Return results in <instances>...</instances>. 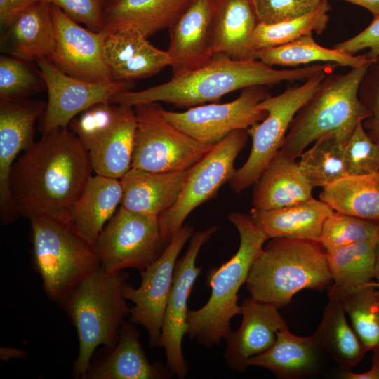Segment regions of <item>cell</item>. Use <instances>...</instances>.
I'll return each instance as SVG.
<instances>
[{
  "mask_svg": "<svg viewBox=\"0 0 379 379\" xmlns=\"http://www.w3.org/2000/svg\"><path fill=\"white\" fill-rule=\"evenodd\" d=\"M128 274L107 272L101 267L86 278L73 291L62 307L74 326L79 350L73 375L83 378L98 347L112 348L129 316L123 288Z\"/></svg>",
  "mask_w": 379,
  "mask_h": 379,
  "instance_id": "4",
  "label": "cell"
},
{
  "mask_svg": "<svg viewBox=\"0 0 379 379\" xmlns=\"http://www.w3.org/2000/svg\"><path fill=\"white\" fill-rule=\"evenodd\" d=\"M360 6L369 11L373 16L379 15V0H343Z\"/></svg>",
  "mask_w": 379,
  "mask_h": 379,
  "instance_id": "49",
  "label": "cell"
},
{
  "mask_svg": "<svg viewBox=\"0 0 379 379\" xmlns=\"http://www.w3.org/2000/svg\"><path fill=\"white\" fill-rule=\"evenodd\" d=\"M333 62L314 63L291 69H277L260 60H237L215 53L204 65L148 88L120 92L111 102L135 107L164 102L179 107H192L217 102L226 94L251 86H270L282 81H302L325 71L334 72Z\"/></svg>",
  "mask_w": 379,
  "mask_h": 379,
  "instance_id": "2",
  "label": "cell"
},
{
  "mask_svg": "<svg viewBox=\"0 0 379 379\" xmlns=\"http://www.w3.org/2000/svg\"><path fill=\"white\" fill-rule=\"evenodd\" d=\"M258 23L253 0H213V53H225L237 60L255 59L251 39Z\"/></svg>",
  "mask_w": 379,
  "mask_h": 379,
  "instance_id": "24",
  "label": "cell"
},
{
  "mask_svg": "<svg viewBox=\"0 0 379 379\" xmlns=\"http://www.w3.org/2000/svg\"><path fill=\"white\" fill-rule=\"evenodd\" d=\"M332 72H321L302 84L288 86L281 93L270 95L258 104L257 108L265 111L267 116L247 129L252 139V147L247 160L237 169L230 182L234 192H241L255 184L270 160L280 150L298 111L317 90L324 78Z\"/></svg>",
  "mask_w": 379,
  "mask_h": 379,
  "instance_id": "9",
  "label": "cell"
},
{
  "mask_svg": "<svg viewBox=\"0 0 379 379\" xmlns=\"http://www.w3.org/2000/svg\"><path fill=\"white\" fill-rule=\"evenodd\" d=\"M359 98L370 115L362 126L370 138L379 145V58L369 67L359 88Z\"/></svg>",
  "mask_w": 379,
  "mask_h": 379,
  "instance_id": "43",
  "label": "cell"
},
{
  "mask_svg": "<svg viewBox=\"0 0 379 379\" xmlns=\"http://www.w3.org/2000/svg\"><path fill=\"white\" fill-rule=\"evenodd\" d=\"M379 222L333 211L326 219L319 243L329 253L359 241L376 240Z\"/></svg>",
  "mask_w": 379,
  "mask_h": 379,
  "instance_id": "37",
  "label": "cell"
},
{
  "mask_svg": "<svg viewBox=\"0 0 379 379\" xmlns=\"http://www.w3.org/2000/svg\"><path fill=\"white\" fill-rule=\"evenodd\" d=\"M192 0H114L105 11L108 32L132 28L146 38L169 28Z\"/></svg>",
  "mask_w": 379,
  "mask_h": 379,
  "instance_id": "28",
  "label": "cell"
},
{
  "mask_svg": "<svg viewBox=\"0 0 379 379\" xmlns=\"http://www.w3.org/2000/svg\"><path fill=\"white\" fill-rule=\"evenodd\" d=\"M103 348L99 357L92 358L82 379H162L171 374L148 360L139 333L130 321L123 324L117 344Z\"/></svg>",
  "mask_w": 379,
  "mask_h": 379,
  "instance_id": "21",
  "label": "cell"
},
{
  "mask_svg": "<svg viewBox=\"0 0 379 379\" xmlns=\"http://www.w3.org/2000/svg\"><path fill=\"white\" fill-rule=\"evenodd\" d=\"M372 364L370 370L356 373L351 371H343L341 376L346 379H379V347L372 350Z\"/></svg>",
  "mask_w": 379,
  "mask_h": 379,
  "instance_id": "47",
  "label": "cell"
},
{
  "mask_svg": "<svg viewBox=\"0 0 379 379\" xmlns=\"http://www.w3.org/2000/svg\"><path fill=\"white\" fill-rule=\"evenodd\" d=\"M248 137L247 130L230 133L187 170L178 199L158 217L166 240L170 241L194 208L215 197L220 187L231 181L237 171L235 159L245 147Z\"/></svg>",
  "mask_w": 379,
  "mask_h": 379,
  "instance_id": "11",
  "label": "cell"
},
{
  "mask_svg": "<svg viewBox=\"0 0 379 379\" xmlns=\"http://www.w3.org/2000/svg\"><path fill=\"white\" fill-rule=\"evenodd\" d=\"M168 243L161 235L158 217L120 206L94 246L102 269L116 272L133 268L142 272L161 255Z\"/></svg>",
  "mask_w": 379,
  "mask_h": 379,
  "instance_id": "12",
  "label": "cell"
},
{
  "mask_svg": "<svg viewBox=\"0 0 379 379\" xmlns=\"http://www.w3.org/2000/svg\"><path fill=\"white\" fill-rule=\"evenodd\" d=\"M370 285L375 287V288H378L379 289V282L378 281H371L368 283Z\"/></svg>",
  "mask_w": 379,
  "mask_h": 379,
  "instance_id": "51",
  "label": "cell"
},
{
  "mask_svg": "<svg viewBox=\"0 0 379 379\" xmlns=\"http://www.w3.org/2000/svg\"><path fill=\"white\" fill-rule=\"evenodd\" d=\"M193 233L192 227L183 225L161 255L140 272V286L135 288L127 282L124 286L125 298L133 303L129 321L146 329L151 347H156L161 335L178 256Z\"/></svg>",
  "mask_w": 379,
  "mask_h": 379,
  "instance_id": "15",
  "label": "cell"
},
{
  "mask_svg": "<svg viewBox=\"0 0 379 379\" xmlns=\"http://www.w3.org/2000/svg\"><path fill=\"white\" fill-rule=\"evenodd\" d=\"M228 220L240 238L237 251L229 260L207 274L211 288L207 302L201 308L189 310L187 334L206 347L219 344L232 332L230 321L241 314L238 292L246 283L251 268L269 237L255 225L250 215L233 212Z\"/></svg>",
  "mask_w": 379,
  "mask_h": 379,
  "instance_id": "3",
  "label": "cell"
},
{
  "mask_svg": "<svg viewBox=\"0 0 379 379\" xmlns=\"http://www.w3.org/2000/svg\"><path fill=\"white\" fill-rule=\"evenodd\" d=\"M213 0H192L169 29L173 77L192 71L214 55L212 48Z\"/></svg>",
  "mask_w": 379,
  "mask_h": 379,
  "instance_id": "19",
  "label": "cell"
},
{
  "mask_svg": "<svg viewBox=\"0 0 379 379\" xmlns=\"http://www.w3.org/2000/svg\"><path fill=\"white\" fill-rule=\"evenodd\" d=\"M319 199L334 211L379 222V171L347 175L324 187Z\"/></svg>",
  "mask_w": 379,
  "mask_h": 379,
  "instance_id": "31",
  "label": "cell"
},
{
  "mask_svg": "<svg viewBox=\"0 0 379 379\" xmlns=\"http://www.w3.org/2000/svg\"><path fill=\"white\" fill-rule=\"evenodd\" d=\"M114 0H107V5L113 2Z\"/></svg>",
  "mask_w": 379,
  "mask_h": 379,
  "instance_id": "52",
  "label": "cell"
},
{
  "mask_svg": "<svg viewBox=\"0 0 379 379\" xmlns=\"http://www.w3.org/2000/svg\"><path fill=\"white\" fill-rule=\"evenodd\" d=\"M323 0H253L259 22L274 24L316 11Z\"/></svg>",
  "mask_w": 379,
  "mask_h": 379,
  "instance_id": "42",
  "label": "cell"
},
{
  "mask_svg": "<svg viewBox=\"0 0 379 379\" xmlns=\"http://www.w3.org/2000/svg\"><path fill=\"white\" fill-rule=\"evenodd\" d=\"M215 227L197 231L191 237L185 255L175 265L160 337L156 347L164 349L167 368L172 375L185 378L188 366L182 352V339L187 330V301L195 281L201 271L196 260L202 246L216 231Z\"/></svg>",
  "mask_w": 379,
  "mask_h": 379,
  "instance_id": "16",
  "label": "cell"
},
{
  "mask_svg": "<svg viewBox=\"0 0 379 379\" xmlns=\"http://www.w3.org/2000/svg\"><path fill=\"white\" fill-rule=\"evenodd\" d=\"M55 27V45L48 58L59 69L72 77L91 82L114 80L103 55L108 32L84 28L60 8L51 4Z\"/></svg>",
  "mask_w": 379,
  "mask_h": 379,
  "instance_id": "17",
  "label": "cell"
},
{
  "mask_svg": "<svg viewBox=\"0 0 379 379\" xmlns=\"http://www.w3.org/2000/svg\"><path fill=\"white\" fill-rule=\"evenodd\" d=\"M60 8L77 23L84 24L92 31L99 32L105 27V11L107 0H40Z\"/></svg>",
  "mask_w": 379,
  "mask_h": 379,
  "instance_id": "44",
  "label": "cell"
},
{
  "mask_svg": "<svg viewBox=\"0 0 379 379\" xmlns=\"http://www.w3.org/2000/svg\"><path fill=\"white\" fill-rule=\"evenodd\" d=\"M46 104L24 98L0 100V218L14 222L19 215L11 192V173L17 157L34 143V124Z\"/></svg>",
  "mask_w": 379,
  "mask_h": 379,
  "instance_id": "18",
  "label": "cell"
},
{
  "mask_svg": "<svg viewBox=\"0 0 379 379\" xmlns=\"http://www.w3.org/2000/svg\"><path fill=\"white\" fill-rule=\"evenodd\" d=\"M375 281L379 282V232L375 242Z\"/></svg>",
  "mask_w": 379,
  "mask_h": 379,
  "instance_id": "50",
  "label": "cell"
},
{
  "mask_svg": "<svg viewBox=\"0 0 379 379\" xmlns=\"http://www.w3.org/2000/svg\"><path fill=\"white\" fill-rule=\"evenodd\" d=\"M134 107L136 130L131 168L152 172L185 171L215 143H204L166 120L158 102Z\"/></svg>",
  "mask_w": 379,
  "mask_h": 379,
  "instance_id": "10",
  "label": "cell"
},
{
  "mask_svg": "<svg viewBox=\"0 0 379 379\" xmlns=\"http://www.w3.org/2000/svg\"><path fill=\"white\" fill-rule=\"evenodd\" d=\"M270 96L266 86H255L244 88L229 102L204 104L180 112L162 107L161 112L166 120L197 140L215 143L234 131L247 130L262 121L267 112L257 105Z\"/></svg>",
  "mask_w": 379,
  "mask_h": 379,
  "instance_id": "13",
  "label": "cell"
},
{
  "mask_svg": "<svg viewBox=\"0 0 379 379\" xmlns=\"http://www.w3.org/2000/svg\"><path fill=\"white\" fill-rule=\"evenodd\" d=\"M242 322L239 328L225 338V358L236 371H246L251 357L268 350L274 344L277 332L286 324L275 306L251 297L241 303Z\"/></svg>",
  "mask_w": 379,
  "mask_h": 379,
  "instance_id": "20",
  "label": "cell"
},
{
  "mask_svg": "<svg viewBox=\"0 0 379 379\" xmlns=\"http://www.w3.org/2000/svg\"><path fill=\"white\" fill-rule=\"evenodd\" d=\"M9 27L13 56L26 62L51 58L55 45V27L49 3L33 4Z\"/></svg>",
  "mask_w": 379,
  "mask_h": 379,
  "instance_id": "29",
  "label": "cell"
},
{
  "mask_svg": "<svg viewBox=\"0 0 379 379\" xmlns=\"http://www.w3.org/2000/svg\"><path fill=\"white\" fill-rule=\"evenodd\" d=\"M333 210L314 197L288 206L269 210L252 208L255 225L269 237L319 242L323 225Z\"/></svg>",
  "mask_w": 379,
  "mask_h": 379,
  "instance_id": "25",
  "label": "cell"
},
{
  "mask_svg": "<svg viewBox=\"0 0 379 379\" xmlns=\"http://www.w3.org/2000/svg\"><path fill=\"white\" fill-rule=\"evenodd\" d=\"M347 175H364L379 171V145L368 135L359 122L345 145Z\"/></svg>",
  "mask_w": 379,
  "mask_h": 379,
  "instance_id": "39",
  "label": "cell"
},
{
  "mask_svg": "<svg viewBox=\"0 0 379 379\" xmlns=\"http://www.w3.org/2000/svg\"><path fill=\"white\" fill-rule=\"evenodd\" d=\"M255 58L272 67H297L320 62L356 67L372 64L375 61L368 59L366 53L351 55L335 48L321 46L315 41L312 34L304 36L284 45L258 50L255 52Z\"/></svg>",
  "mask_w": 379,
  "mask_h": 379,
  "instance_id": "32",
  "label": "cell"
},
{
  "mask_svg": "<svg viewBox=\"0 0 379 379\" xmlns=\"http://www.w3.org/2000/svg\"><path fill=\"white\" fill-rule=\"evenodd\" d=\"M346 54L354 55L357 52L369 48L366 53L368 59L376 60L379 58V15L373 16L369 25L354 36L334 45Z\"/></svg>",
  "mask_w": 379,
  "mask_h": 379,
  "instance_id": "45",
  "label": "cell"
},
{
  "mask_svg": "<svg viewBox=\"0 0 379 379\" xmlns=\"http://www.w3.org/2000/svg\"><path fill=\"white\" fill-rule=\"evenodd\" d=\"M253 208H280L313 198L314 188L302 173L298 162L279 151L253 185Z\"/></svg>",
  "mask_w": 379,
  "mask_h": 379,
  "instance_id": "26",
  "label": "cell"
},
{
  "mask_svg": "<svg viewBox=\"0 0 379 379\" xmlns=\"http://www.w3.org/2000/svg\"><path fill=\"white\" fill-rule=\"evenodd\" d=\"M331 6L323 0L319 8L307 15L274 24L259 22L251 39V48L258 50L284 45L304 36L321 34L329 21Z\"/></svg>",
  "mask_w": 379,
  "mask_h": 379,
  "instance_id": "36",
  "label": "cell"
},
{
  "mask_svg": "<svg viewBox=\"0 0 379 379\" xmlns=\"http://www.w3.org/2000/svg\"><path fill=\"white\" fill-rule=\"evenodd\" d=\"M136 126L133 107L107 101L84 111L68 127L86 149L95 174L121 179L131 168Z\"/></svg>",
  "mask_w": 379,
  "mask_h": 379,
  "instance_id": "8",
  "label": "cell"
},
{
  "mask_svg": "<svg viewBox=\"0 0 379 379\" xmlns=\"http://www.w3.org/2000/svg\"><path fill=\"white\" fill-rule=\"evenodd\" d=\"M30 223L34 267L47 297L62 307L78 285L100 268L94 244L66 221L43 216Z\"/></svg>",
  "mask_w": 379,
  "mask_h": 379,
  "instance_id": "7",
  "label": "cell"
},
{
  "mask_svg": "<svg viewBox=\"0 0 379 379\" xmlns=\"http://www.w3.org/2000/svg\"><path fill=\"white\" fill-rule=\"evenodd\" d=\"M93 172L86 149L69 127L44 133L12 167L11 192L19 216L68 222Z\"/></svg>",
  "mask_w": 379,
  "mask_h": 379,
  "instance_id": "1",
  "label": "cell"
},
{
  "mask_svg": "<svg viewBox=\"0 0 379 379\" xmlns=\"http://www.w3.org/2000/svg\"><path fill=\"white\" fill-rule=\"evenodd\" d=\"M187 171L152 172L131 168L120 179L121 206L133 212L159 217L178 199Z\"/></svg>",
  "mask_w": 379,
  "mask_h": 379,
  "instance_id": "23",
  "label": "cell"
},
{
  "mask_svg": "<svg viewBox=\"0 0 379 379\" xmlns=\"http://www.w3.org/2000/svg\"><path fill=\"white\" fill-rule=\"evenodd\" d=\"M376 240L363 241L326 253L332 279L328 295L364 285L374 279Z\"/></svg>",
  "mask_w": 379,
  "mask_h": 379,
  "instance_id": "33",
  "label": "cell"
},
{
  "mask_svg": "<svg viewBox=\"0 0 379 379\" xmlns=\"http://www.w3.org/2000/svg\"><path fill=\"white\" fill-rule=\"evenodd\" d=\"M254 261L246 281L251 297L278 309L302 289L322 290L332 279L319 242L272 238Z\"/></svg>",
  "mask_w": 379,
  "mask_h": 379,
  "instance_id": "5",
  "label": "cell"
},
{
  "mask_svg": "<svg viewBox=\"0 0 379 379\" xmlns=\"http://www.w3.org/2000/svg\"><path fill=\"white\" fill-rule=\"evenodd\" d=\"M171 65L166 51H162L147 41L128 62L112 73L119 81H129L151 76Z\"/></svg>",
  "mask_w": 379,
  "mask_h": 379,
  "instance_id": "41",
  "label": "cell"
},
{
  "mask_svg": "<svg viewBox=\"0 0 379 379\" xmlns=\"http://www.w3.org/2000/svg\"><path fill=\"white\" fill-rule=\"evenodd\" d=\"M345 309L335 296H328L322 320L314 335L328 360L343 371H351L367 350L345 317Z\"/></svg>",
  "mask_w": 379,
  "mask_h": 379,
  "instance_id": "30",
  "label": "cell"
},
{
  "mask_svg": "<svg viewBox=\"0 0 379 379\" xmlns=\"http://www.w3.org/2000/svg\"><path fill=\"white\" fill-rule=\"evenodd\" d=\"M371 64L351 67L345 74H328L300 108L289 126L280 152L296 159L320 138L340 133L350 138L370 115L359 98V88Z\"/></svg>",
  "mask_w": 379,
  "mask_h": 379,
  "instance_id": "6",
  "label": "cell"
},
{
  "mask_svg": "<svg viewBox=\"0 0 379 379\" xmlns=\"http://www.w3.org/2000/svg\"><path fill=\"white\" fill-rule=\"evenodd\" d=\"M349 138L340 133L324 135L300 156V169L313 187H326L347 176L345 145Z\"/></svg>",
  "mask_w": 379,
  "mask_h": 379,
  "instance_id": "34",
  "label": "cell"
},
{
  "mask_svg": "<svg viewBox=\"0 0 379 379\" xmlns=\"http://www.w3.org/2000/svg\"><path fill=\"white\" fill-rule=\"evenodd\" d=\"M147 41L140 31L132 28L108 32L103 55L111 73L132 59Z\"/></svg>",
  "mask_w": 379,
  "mask_h": 379,
  "instance_id": "40",
  "label": "cell"
},
{
  "mask_svg": "<svg viewBox=\"0 0 379 379\" xmlns=\"http://www.w3.org/2000/svg\"><path fill=\"white\" fill-rule=\"evenodd\" d=\"M328 360L314 334L295 335L285 324L277 332L272 347L249 359L248 366L265 368L278 378L298 379L319 374Z\"/></svg>",
  "mask_w": 379,
  "mask_h": 379,
  "instance_id": "22",
  "label": "cell"
},
{
  "mask_svg": "<svg viewBox=\"0 0 379 379\" xmlns=\"http://www.w3.org/2000/svg\"><path fill=\"white\" fill-rule=\"evenodd\" d=\"M368 283L328 296L340 299L361 343L372 351L379 347V289Z\"/></svg>",
  "mask_w": 379,
  "mask_h": 379,
  "instance_id": "35",
  "label": "cell"
},
{
  "mask_svg": "<svg viewBox=\"0 0 379 379\" xmlns=\"http://www.w3.org/2000/svg\"><path fill=\"white\" fill-rule=\"evenodd\" d=\"M122 197L120 179L92 175L73 205L68 222L94 244L105 225L121 206Z\"/></svg>",
  "mask_w": 379,
  "mask_h": 379,
  "instance_id": "27",
  "label": "cell"
},
{
  "mask_svg": "<svg viewBox=\"0 0 379 379\" xmlns=\"http://www.w3.org/2000/svg\"><path fill=\"white\" fill-rule=\"evenodd\" d=\"M40 0H0V22L10 27L27 8Z\"/></svg>",
  "mask_w": 379,
  "mask_h": 379,
  "instance_id": "46",
  "label": "cell"
},
{
  "mask_svg": "<svg viewBox=\"0 0 379 379\" xmlns=\"http://www.w3.org/2000/svg\"><path fill=\"white\" fill-rule=\"evenodd\" d=\"M27 355V352L22 350L13 348L11 347H3L0 349V357L4 361L10 359H22Z\"/></svg>",
  "mask_w": 379,
  "mask_h": 379,
  "instance_id": "48",
  "label": "cell"
},
{
  "mask_svg": "<svg viewBox=\"0 0 379 379\" xmlns=\"http://www.w3.org/2000/svg\"><path fill=\"white\" fill-rule=\"evenodd\" d=\"M36 63L48 93L40 125L43 134L68 127L71 121L84 111L110 101L113 96L132 86L128 81L91 82L72 77L59 69L48 58Z\"/></svg>",
  "mask_w": 379,
  "mask_h": 379,
  "instance_id": "14",
  "label": "cell"
},
{
  "mask_svg": "<svg viewBox=\"0 0 379 379\" xmlns=\"http://www.w3.org/2000/svg\"><path fill=\"white\" fill-rule=\"evenodd\" d=\"M25 62L17 58L1 56L0 100L20 99L41 87V76L36 75Z\"/></svg>",
  "mask_w": 379,
  "mask_h": 379,
  "instance_id": "38",
  "label": "cell"
}]
</instances>
